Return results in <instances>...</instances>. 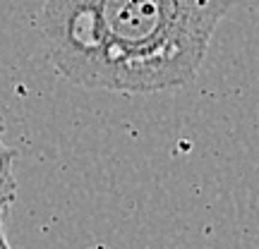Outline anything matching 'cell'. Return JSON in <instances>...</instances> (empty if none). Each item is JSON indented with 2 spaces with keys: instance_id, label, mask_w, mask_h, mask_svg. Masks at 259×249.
<instances>
[{
  "instance_id": "cell-1",
  "label": "cell",
  "mask_w": 259,
  "mask_h": 249,
  "mask_svg": "<svg viewBox=\"0 0 259 249\" xmlns=\"http://www.w3.org/2000/svg\"><path fill=\"white\" fill-rule=\"evenodd\" d=\"M235 0H46L48 60L82 89L154 93L183 86L202 67Z\"/></svg>"
},
{
  "instance_id": "cell-2",
  "label": "cell",
  "mask_w": 259,
  "mask_h": 249,
  "mask_svg": "<svg viewBox=\"0 0 259 249\" xmlns=\"http://www.w3.org/2000/svg\"><path fill=\"white\" fill-rule=\"evenodd\" d=\"M12 163H15V154L0 158V249H12L5 237V228H3V218L17 196V180H15Z\"/></svg>"
},
{
  "instance_id": "cell-3",
  "label": "cell",
  "mask_w": 259,
  "mask_h": 249,
  "mask_svg": "<svg viewBox=\"0 0 259 249\" xmlns=\"http://www.w3.org/2000/svg\"><path fill=\"white\" fill-rule=\"evenodd\" d=\"M3 134H5V125H3V120H0V158H5V156H10V154H15L12 148L3 141Z\"/></svg>"
}]
</instances>
